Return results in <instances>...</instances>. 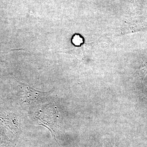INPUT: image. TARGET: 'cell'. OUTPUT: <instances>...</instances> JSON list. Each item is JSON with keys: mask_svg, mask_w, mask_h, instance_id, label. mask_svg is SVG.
Wrapping results in <instances>:
<instances>
[{"mask_svg": "<svg viewBox=\"0 0 147 147\" xmlns=\"http://www.w3.org/2000/svg\"><path fill=\"white\" fill-rule=\"evenodd\" d=\"M73 43L76 45H79L82 42V38L79 36L76 35L73 39Z\"/></svg>", "mask_w": 147, "mask_h": 147, "instance_id": "obj_1", "label": "cell"}]
</instances>
